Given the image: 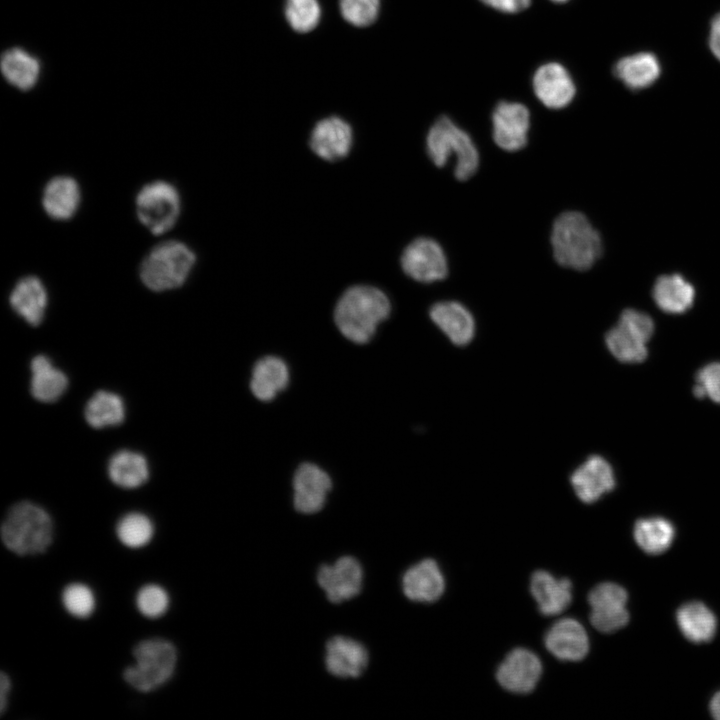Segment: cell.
<instances>
[{
    "mask_svg": "<svg viewBox=\"0 0 720 720\" xmlns=\"http://www.w3.org/2000/svg\"><path fill=\"white\" fill-rule=\"evenodd\" d=\"M542 674L539 657L525 648L512 650L497 668L498 683L507 691L527 694L534 690Z\"/></svg>",
    "mask_w": 720,
    "mask_h": 720,
    "instance_id": "obj_12",
    "label": "cell"
},
{
    "mask_svg": "<svg viewBox=\"0 0 720 720\" xmlns=\"http://www.w3.org/2000/svg\"><path fill=\"white\" fill-rule=\"evenodd\" d=\"M196 262V255L183 242L170 240L153 247L143 259L139 275L152 291L181 287Z\"/></svg>",
    "mask_w": 720,
    "mask_h": 720,
    "instance_id": "obj_4",
    "label": "cell"
},
{
    "mask_svg": "<svg viewBox=\"0 0 720 720\" xmlns=\"http://www.w3.org/2000/svg\"><path fill=\"white\" fill-rule=\"evenodd\" d=\"M321 8L318 0H286L285 17L297 32H309L319 23Z\"/></svg>",
    "mask_w": 720,
    "mask_h": 720,
    "instance_id": "obj_35",
    "label": "cell"
},
{
    "mask_svg": "<svg viewBox=\"0 0 720 720\" xmlns=\"http://www.w3.org/2000/svg\"><path fill=\"white\" fill-rule=\"evenodd\" d=\"M711 714L714 718L720 720V692L714 695L710 703Z\"/></svg>",
    "mask_w": 720,
    "mask_h": 720,
    "instance_id": "obj_43",
    "label": "cell"
},
{
    "mask_svg": "<svg viewBox=\"0 0 720 720\" xmlns=\"http://www.w3.org/2000/svg\"><path fill=\"white\" fill-rule=\"evenodd\" d=\"M693 286L678 274L659 277L653 287V298L657 306L667 313H683L693 304Z\"/></svg>",
    "mask_w": 720,
    "mask_h": 720,
    "instance_id": "obj_28",
    "label": "cell"
},
{
    "mask_svg": "<svg viewBox=\"0 0 720 720\" xmlns=\"http://www.w3.org/2000/svg\"><path fill=\"white\" fill-rule=\"evenodd\" d=\"M430 159L443 167L448 159L456 157L455 176L467 180L474 175L479 165V154L470 136L449 117L441 116L429 129L426 139Z\"/></svg>",
    "mask_w": 720,
    "mask_h": 720,
    "instance_id": "obj_6",
    "label": "cell"
},
{
    "mask_svg": "<svg viewBox=\"0 0 720 720\" xmlns=\"http://www.w3.org/2000/svg\"><path fill=\"white\" fill-rule=\"evenodd\" d=\"M108 475L110 480L119 487L137 488L149 478L148 462L140 453L121 450L110 458Z\"/></svg>",
    "mask_w": 720,
    "mask_h": 720,
    "instance_id": "obj_30",
    "label": "cell"
},
{
    "mask_svg": "<svg viewBox=\"0 0 720 720\" xmlns=\"http://www.w3.org/2000/svg\"><path fill=\"white\" fill-rule=\"evenodd\" d=\"M402 589L412 601L431 603L438 600L445 590V580L437 562L424 559L411 566L403 575Z\"/></svg>",
    "mask_w": 720,
    "mask_h": 720,
    "instance_id": "obj_20",
    "label": "cell"
},
{
    "mask_svg": "<svg viewBox=\"0 0 720 720\" xmlns=\"http://www.w3.org/2000/svg\"><path fill=\"white\" fill-rule=\"evenodd\" d=\"M430 317L438 328L459 346L472 340L475 333V322L470 311L456 301H442L430 309Z\"/></svg>",
    "mask_w": 720,
    "mask_h": 720,
    "instance_id": "obj_22",
    "label": "cell"
},
{
    "mask_svg": "<svg viewBox=\"0 0 720 720\" xmlns=\"http://www.w3.org/2000/svg\"><path fill=\"white\" fill-rule=\"evenodd\" d=\"M553 255L558 264L574 270H587L600 257L602 241L587 217L576 211L557 217L551 233Z\"/></svg>",
    "mask_w": 720,
    "mask_h": 720,
    "instance_id": "obj_2",
    "label": "cell"
},
{
    "mask_svg": "<svg viewBox=\"0 0 720 720\" xmlns=\"http://www.w3.org/2000/svg\"><path fill=\"white\" fill-rule=\"evenodd\" d=\"M391 311L386 294L368 285H356L347 289L336 304L334 320L344 337L357 343H367L380 322Z\"/></svg>",
    "mask_w": 720,
    "mask_h": 720,
    "instance_id": "obj_1",
    "label": "cell"
},
{
    "mask_svg": "<svg viewBox=\"0 0 720 720\" xmlns=\"http://www.w3.org/2000/svg\"><path fill=\"white\" fill-rule=\"evenodd\" d=\"M134 665L123 672L124 680L139 692H152L170 680L177 664L172 643L160 638L139 642L133 649Z\"/></svg>",
    "mask_w": 720,
    "mask_h": 720,
    "instance_id": "obj_5",
    "label": "cell"
},
{
    "mask_svg": "<svg viewBox=\"0 0 720 720\" xmlns=\"http://www.w3.org/2000/svg\"><path fill=\"white\" fill-rule=\"evenodd\" d=\"M1 71L10 85L28 91L39 81L41 64L37 57L25 49L13 47L2 54Z\"/></svg>",
    "mask_w": 720,
    "mask_h": 720,
    "instance_id": "obj_25",
    "label": "cell"
},
{
    "mask_svg": "<svg viewBox=\"0 0 720 720\" xmlns=\"http://www.w3.org/2000/svg\"><path fill=\"white\" fill-rule=\"evenodd\" d=\"M84 416L95 429L119 425L125 418V405L119 395L101 390L88 400Z\"/></svg>",
    "mask_w": 720,
    "mask_h": 720,
    "instance_id": "obj_32",
    "label": "cell"
},
{
    "mask_svg": "<svg viewBox=\"0 0 720 720\" xmlns=\"http://www.w3.org/2000/svg\"><path fill=\"white\" fill-rule=\"evenodd\" d=\"M488 7L494 8L504 13H518L531 4V0H480Z\"/></svg>",
    "mask_w": 720,
    "mask_h": 720,
    "instance_id": "obj_40",
    "label": "cell"
},
{
    "mask_svg": "<svg viewBox=\"0 0 720 720\" xmlns=\"http://www.w3.org/2000/svg\"><path fill=\"white\" fill-rule=\"evenodd\" d=\"M693 392L698 398L708 396L720 403V362L710 363L698 371Z\"/></svg>",
    "mask_w": 720,
    "mask_h": 720,
    "instance_id": "obj_39",
    "label": "cell"
},
{
    "mask_svg": "<svg viewBox=\"0 0 720 720\" xmlns=\"http://www.w3.org/2000/svg\"><path fill=\"white\" fill-rule=\"evenodd\" d=\"M368 652L358 641L345 637L331 638L325 648L328 672L339 678L359 677L368 665Z\"/></svg>",
    "mask_w": 720,
    "mask_h": 720,
    "instance_id": "obj_19",
    "label": "cell"
},
{
    "mask_svg": "<svg viewBox=\"0 0 720 720\" xmlns=\"http://www.w3.org/2000/svg\"><path fill=\"white\" fill-rule=\"evenodd\" d=\"M31 394L41 402H54L66 391L67 376L54 367L51 360L44 355H37L31 361Z\"/></svg>",
    "mask_w": 720,
    "mask_h": 720,
    "instance_id": "obj_27",
    "label": "cell"
},
{
    "mask_svg": "<svg viewBox=\"0 0 720 720\" xmlns=\"http://www.w3.org/2000/svg\"><path fill=\"white\" fill-rule=\"evenodd\" d=\"M80 200L79 185L69 176L52 178L43 190V208L55 220H68L73 217L78 210Z\"/></svg>",
    "mask_w": 720,
    "mask_h": 720,
    "instance_id": "obj_24",
    "label": "cell"
},
{
    "mask_svg": "<svg viewBox=\"0 0 720 720\" xmlns=\"http://www.w3.org/2000/svg\"><path fill=\"white\" fill-rule=\"evenodd\" d=\"M709 47L714 56L720 61V13L711 22Z\"/></svg>",
    "mask_w": 720,
    "mask_h": 720,
    "instance_id": "obj_41",
    "label": "cell"
},
{
    "mask_svg": "<svg viewBox=\"0 0 720 720\" xmlns=\"http://www.w3.org/2000/svg\"><path fill=\"white\" fill-rule=\"evenodd\" d=\"M532 87L538 100L548 108L561 109L571 103L576 86L568 70L560 63L541 65L534 73Z\"/></svg>",
    "mask_w": 720,
    "mask_h": 720,
    "instance_id": "obj_14",
    "label": "cell"
},
{
    "mask_svg": "<svg viewBox=\"0 0 720 720\" xmlns=\"http://www.w3.org/2000/svg\"><path fill=\"white\" fill-rule=\"evenodd\" d=\"M551 1L556 2V3H563V2H567L568 0H551Z\"/></svg>",
    "mask_w": 720,
    "mask_h": 720,
    "instance_id": "obj_44",
    "label": "cell"
},
{
    "mask_svg": "<svg viewBox=\"0 0 720 720\" xmlns=\"http://www.w3.org/2000/svg\"><path fill=\"white\" fill-rule=\"evenodd\" d=\"M116 535L124 546L138 549L152 540L154 525L151 519L143 513H127L118 521Z\"/></svg>",
    "mask_w": 720,
    "mask_h": 720,
    "instance_id": "obj_34",
    "label": "cell"
},
{
    "mask_svg": "<svg viewBox=\"0 0 720 720\" xmlns=\"http://www.w3.org/2000/svg\"><path fill=\"white\" fill-rule=\"evenodd\" d=\"M342 17L350 24L364 27L372 24L379 13V0H340Z\"/></svg>",
    "mask_w": 720,
    "mask_h": 720,
    "instance_id": "obj_38",
    "label": "cell"
},
{
    "mask_svg": "<svg viewBox=\"0 0 720 720\" xmlns=\"http://www.w3.org/2000/svg\"><path fill=\"white\" fill-rule=\"evenodd\" d=\"M181 210L178 190L166 181L144 185L136 197L139 221L155 235L169 231L177 222Z\"/></svg>",
    "mask_w": 720,
    "mask_h": 720,
    "instance_id": "obj_7",
    "label": "cell"
},
{
    "mask_svg": "<svg viewBox=\"0 0 720 720\" xmlns=\"http://www.w3.org/2000/svg\"><path fill=\"white\" fill-rule=\"evenodd\" d=\"M674 527L660 517L639 519L634 527V538L638 546L648 554L666 551L674 538Z\"/></svg>",
    "mask_w": 720,
    "mask_h": 720,
    "instance_id": "obj_33",
    "label": "cell"
},
{
    "mask_svg": "<svg viewBox=\"0 0 720 720\" xmlns=\"http://www.w3.org/2000/svg\"><path fill=\"white\" fill-rule=\"evenodd\" d=\"M11 690V680L9 676L1 672L0 674V713L1 715L5 713L7 704H8V697Z\"/></svg>",
    "mask_w": 720,
    "mask_h": 720,
    "instance_id": "obj_42",
    "label": "cell"
},
{
    "mask_svg": "<svg viewBox=\"0 0 720 720\" xmlns=\"http://www.w3.org/2000/svg\"><path fill=\"white\" fill-rule=\"evenodd\" d=\"M332 487L328 474L312 463H303L293 477V504L297 511L312 514L324 506Z\"/></svg>",
    "mask_w": 720,
    "mask_h": 720,
    "instance_id": "obj_15",
    "label": "cell"
},
{
    "mask_svg": "<svg viewBox=\"0 0 720 720\" xmlns=\"http://www.w3.org/2000/svg\"><path fill=\"white\" fill-rule=\"evenodd\" d=\"M4 546L19 555L44 553L52 543L53 523L40 506L21 501L7 512L1 525Z\"/></svg>",
    "mask_w": 720,
    "mask_h": 720,
    "instance_id": "obj_3",
    "label": "cell"
},
{
    "mask_svg": "<svg viewBox=\"0 0 720 720\" xmlns=\"http://www.w3.org/2000/svg\"><path fill=\"white\" fill-rule=\"evenodd\" d=\"M615 75L630 89H643L659 77L661 68L657 57L643 52L620 59L614 68Z\"/></svg>",
    "mask_w": 720,
    "mask_h": 720,
    "instance_id": "obj_29",
    "label": "cell"
},
{
    "mask_svg": "<svg viewBox=\"0 0 720 720\" xmlns=\"http://www.w3.org/2000/svg\"><path fill=\"white\" fill-rule=\"evenodd\" d=\"M363 570L355 558L344 556L332 565H323L317 573V582L328 600L338 604L359 594Z\"/></svg>",
    "mask_w": 720,
    "mask_h": 720,
    "instance_id": "obj_13",
    "label": "cell"
},
{
    "mask_svg": "<svg viewBox=\"0 0 720 720\" xmlns=\"http://www.w3.org/2000/svg\"><path fill=\"white\" fill-rule=\"evenodd\" d=\"M627 592L615 583H601L588 595L590 621L600 632L611 633L624 627L629 620L626 609Z\"/></svg>",
    "mask_w": 720,
    "mask_h": 720,
    "instance_id": "obj_9",
    "label": "cell"
},
{
    "mask_svg": "<svg viewBox=\"0 0 720 720\" xmlns=\"http://www.w3.org/2000/svg\"><path fill=\"white\" fill-rule=\"evenodd\" d=\"M288 381L289 372L285 362L275 356H266L254 365L250 388L259 400L270 401L287 386Z\"/></svg>",
    "mask_w": 720,
    "mask_h": 720,
    "instance_id": "obj_26",
    "label": "cell"
},
{
    "mask_svg": "<svg viewBox=\"0 0 720 720\" xmlns=\"http://www.w3.org/2000/svg\"><path fill=\"white\" fill-rule=\"evenodd\" d=\"M547 650L562 661H580L589 651L588 635L580 622L562 618L555 622L544 638Z\"/></svg>",
    "mask_w": 720,
    "mask_h": 720,
    "instance_id": "obj_17",
    "label": "cell"
},
{
    "mask_svg": "<svg viewBox=\"0 0 720 720\" xmlns=\"http://www.w3.org/2000/svg\"><path fill=\"white\" fill-rule=\"evenodd\" d=\"M676 617L681 632L692 642L709 641L715 634L716 618L703 603L684 604L678 609Z\"/></svg>",
    "mask_w": 720,
    "mask_h": 720,
    "instance_id": "obj_31",
    "label": "cell"
},
{
    "mask_svg": "<svg viewBox=\"0 0 720 720\" xmlns=\"http://www.w3.org/2000/svg\"><path fill=\"white\" fill-rule=\"evenodd\" d=\"M9 302L14 312L28 324L38 326L47 308V290L39 278L26 276L15 284Z\"/></svg>",
    "mask_w": 720,
    "mask_h": 720,
    "instance_id": "obj_23",
    "label": "cell"
},
{
    "mask_svg": "<svg viewBox=\"0 0 720 720\" xmlns=\"http://www.w3.org/2000/svg\"><path fill=\"white\" fill-rule=\"evenodd\" d=\"M492 125L495 143L503 150L518 151L527 143L529 110L522 103L502 101L493 111Z\"/></svg>",
    "mask_w": 720,
    "mask_h": 720,
    "instance_id": "obj_11",
    "label": "cell"
},
{
    "mask_svg": "<svg viewBox=\"0 0 720 720\" xmlns=\"http://www.w3.org/2000/svg\"><path fill=\"white\" fill-rule=\"evenodd\" d=\"M401 265L412 279L431 283L447 276L446 255L438 242L431 238H417L403 251Z\"/></svg>",
    "mask_w": 720,
    "mask_h": 720,
    "instance_id": "obj_10",
    "label": "cell"
},
{
    "mask_svg": "<svg viewBox=\"0 0 720 720\" xmlns=\"http://www.w3.org/2000/svg\"><path fill=\"white\" fill-rule=\"evenodd\" d=\"M352 129L343 119L333 116L320 120L313 128L310 147L320 158L335 161L344 158L351 149Z\"/></svg>",
    "mask_w": 720,
    "mask_h": 720,
    "instance_id": "obj_18",
    "label": "cell"
},
{
    "mask_svg": "<svg viewBox=\"0 0 720 720\" xmlns=\"http://www.w3.org/2000/svg\"><path fill=\"white\" fill-rule=\"evenodd\" d=\"M531 594L544 616L562 613L572 600V583L567 578L557 579L544 570L533 573L530 581Z\"/></svg>",
    "mask_w": 720,
    "mask_h": 720,
    "instance_id": "obj_21",
    "label": "cell"
},
{
    "mask_svg": "<svg viewBox=\"0 0 720 720\" xmlns=\"http://www.w3.org/2000/svg\"><path fill=\"white\" fill-rule=\"evenodd\" d=\"M170 603L167 591L156 584H147L136 595V607L145 617L154 619L166 613Z\"/></svg>",
    "mask_w": 720,
    "mask_h": 720,
    "instance_id": "obj_37",
    "label": "cell"
},
{
    "mask_svg": "<svg viewBox=\"0 0 720 720\" xmlns=\"http://www.w3.org/2000/svg\"><path fill=\"white\" fill-rule=\"evenodd\" d=\"M654 331L652 319L644 312L624 310L605 336L613 356L624 363H639L647 357L646 343Z\"/></svg>",
    "mask_w": 720,
    "mask_h": 720,
    "instance_id": "obj_8",
    "label": "cell"
},
{
    "mask_svg": "<svg viewBox=\"0 0 720 720\" xmlns=\"http://www.w3.org/2000/svg\"><path fill=\"white\" fill-rule=\"evenodd\" d=\"M570 482L577 497L582 502L590 504L613 490L615 476L606 459L593 455L572 473Z\"/></svg>",
    "mask_w": 720,
    "mask_h": 720,
    "instance_id": "obj_16",
    "label": "cell"
},
{
    "mask_svg": "<svg viewBox=\"0 0 720 720\" xmlns=\"http://www.w3.org/2000/svg\"><path fill=\"white\" fill-rule=\"evenodd\" d=\"M61 600L65 610L77 618L89 617L96 605L95 595L89 586L72 583L62 592Z\"/></svg>",
    "mask_w": 720,
    "mask_h": 720,
    "instance_id": "obj_36",
    "label": "cell"
}]
</instances>
